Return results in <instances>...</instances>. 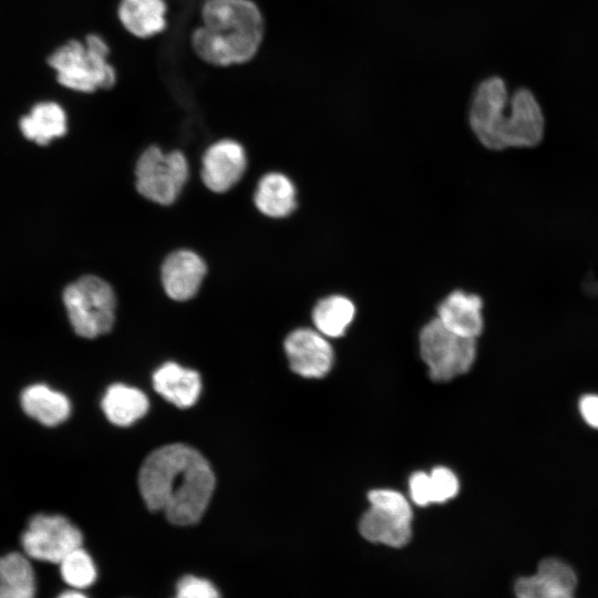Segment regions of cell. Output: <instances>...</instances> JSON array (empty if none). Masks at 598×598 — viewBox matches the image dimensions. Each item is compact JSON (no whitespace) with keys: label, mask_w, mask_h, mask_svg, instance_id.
<instances>
[{"label":"cell","mask_w":598,"mask_h":598,"mask_svg":"<svg viewBox=\"0 0 598 598\" xmlns=\"http://www.w3.org/2000/svg\"><path fill=\"white\" fill-rule=\"evenodd\" d=\"M140 493L146 506L163 512L175 525L197 523L215 487L206 458L185 444H168L153 451L138 473Z\"/></svg>","instance_id":"cell-1"},{"label":"cell","mask_w":598,"mask_h":598,"mask_svg":"<svg viewBox=\"0 0 598 598\" xmlns=\"http://www.w3.org/2000/svg\"><path fill=\"white\" fill-rule=\"evenodd\" d=\"M468 120L477 140L489 150L532 147L544 135V115L534 94L519 89L509 97L505 82L497 76L477 86Z\"/></svg>","instance_id":"cell-2"},{"label":"cell","mask_w":598,"mask_h":598,"mask_svg":"<svg viewBox=\"0 0 598 598\" xmlns=\"http://www.w3.org/2000/svg\"><path fill=\"white\" fill-rule=\"evenodd\" d=\"M202 24L190 35L195 54L214 66L250 61L264 39L265 23L252 0H205Z\"/></svg>","instance_id":"cell-3"},{"label":"cell","mask_w":598,"mask_h":598,"mask_svg":"<svg viewBox=\"0 0 598 598\" xmlns=\"http://www.w3.org/2000/svg\"><path fill=\"white\" fill-rule=\"evenodd\" d=\"M110 48L96 33L84 40L69 39L54 48L45 63L55 74L56 82L71 91L93 93L109 90L116 82V72L109 61Z\"/></svg>","instance_id":"cell-4"},{"label":"cell","mask_w":598,"mask_h":598,"mask_svg":"<svg viewBox=\"0 0 598 598\" xmlns=\"http://www.w3.org/2000/svg\"><path fill=\"white\" fill-rule=\"evenodd\" d=\"M62 299L70 323L80 337L93 339L113 328L116 296L101 277H80L65 287Z\"/></svg>","instance_id":"cell-5"},{"label":"cell","mask_w":598,"mask_h":598,"mask_svg":"<svg viewBox=\"0 0 598 598\" xmlns=\"http://www.w3.org/2000/svg\"><path fill=\"white\" fill-rule=\"evenodd\" d=\"M134 173L141 196L154 204L169 206L176 202L189 177V165L183 152H164L151 145L140 155Z\"/></svg>","instance_id":"cell-6"},{"label":"cell","mask_w":598,"mask_h":598,"mask_svg":"<svg viewBox=\"0 0 598 598\" xmlns=\"http://www.w3.org/2000/svg\"><path fill=\"white\" fill-rule=\"evenodd\" d=\"M420 351L431 378L448 381L471 369L476 355V342L474 338L450 331L434 318L421 330Z\"/></svg>","instance_id":"cell-7"},{"label":"cell","mask_w":598,"mask_h":598,"mask_svg":"<svg viewBox=\"0 0 598 598\" xmlns=\"http://www.w3.org/2000/svg\"><path fill=\"white\" fill-rule=\"evenodd\" d=\"M368 499L371 507L360 519L361 535L373 543L404 546L412 534V509L406 498L396 491L374 489Z\"/></svg>","instance_id":"cell-8"},{"label":"cell","mask_w":598,"mask_h":598,"mask_svg":"<svg viewBox=\"0 0 598 598\" xmlns=\"http://www.w3.org/2000/svg\"><path fill=\"white\" fill-rule=\"evenodd\" d=\"M80 529L61 515L33 516L21 537L23 553L31 559L59 564L82 546Z\"/></svg>","instance_id":"cell-9"},{"label":"cell","mask_w":598,"mask_h":598,"mask_svg":"<svg viewBox=\"0 0 598 598\" xmlns=\"http://www.w3.org/2000/svg\"><path fill=\"white\" fill-rule=\"evenodd\" d=\"M247 155L244 146L230 138L209 145L202 157L200 177L210 192L223 194L231 189L244 176Z\"/></svg>","instance_id":"cell-10"},{"label":"cell","mask_w":598,"mask_h":598,"mask_svg":"<svg viewBox=\"0 0 598 598\" xmlns=\"http://www.w3.org/2000/svg\"><path fill=\"white\" fill-rule=\"evenodd\" d=\"M290 368L305 378H322L331 369L333 351L319 331L296 329L285 340Z\"/></svg>","instance_id":"cell-11"},{"label":"cell","mask_w":598,"mask_h":598,"mask_svg":"<svg viewBox=\"0 0 598 598\" xmlns=\"http://www.w3.org/2000/svg\"><path fill=\"white\" fill-rule=\"evenodd\" d=\"M207 274L205 260L194 250L181 248L169 252L161 266V283L175 301H187L200 289Z\"/></svg>","instance_id":"cell-12"},{"label":"cell","mask_w":598,"mask_h":598,"mask_svg":"<svg viewBox=\"0 0 598 598\" xmlns=\"http://www.w3.org/2000/svg\"><path fill=\"white\" fill-rule=\"evenodd\" d=\"M482 308L477 295L455 290L440 303L437 319L450 331L475 339L483 330Z\"/></svg>","instance_id":"cell-13"},{"label":"cell","mask_w":598,"mask_h":598,"mask_svg":"<svg viewBox=\"0 0 598 598\" xmlns=\"http://www.w3.org/2000/svg\"><path fill=\"white\" fill-rule=\"evenodd\" d=\"M254 204L259 213L269 218H285L297 207L296 186L282 173H267L257 183Z\"/></svg>","instance_id":"cell-14"},{"label":"cell","mask_w":598,"mask_h":598,"mask_svg":"<svg viewBox=\"0 0 598 598\" xmlns=\"http://www.w3.org/2000/svg\"><path fill=\"white\" fill-rule=\"evenodd\" d=\"M154 389L178 408H189L197 401L202 382L199 374L175 362H167L153 375Z\"/></svg>","instance_id":"cell-15"},{"label":"cell","mask_w":598,"mask_h":598,"mask_svg":"<svg viewBox=\"0 0 598 598\" xmlns=\"http://www.w3.org/2000/svg\"><path fill=\"white\" fill-rule=\"evenodd\" d=\"M167 7L164 0H121L117 18L132 35L148 39L166 28Z\"/></svg>","instance_id":"cell-16"},{"label":"cell","mask_w":598,"mask_h":598,"mask_svg":"<svg viewBox=\"0 0 598 598\" xmlns=\"http://www.w3.org/2000/svg\"><path fill=\"white\" fill-rule=\"evenodd\" d=\"M19 127L25 138L39 145H47L54 138L65 135L68 115L58 102L41 101L30 112L21 116Z\"/></svg>","instance_id":"cell-17"},{"label":"cell","mask_w":598,"mask_h":598,"mask_svg":"<svg viewBox=\"0 0 598 598\" xmlns=\"http://www.w3.org/2000/svg\"><path fill=\"white\" fill-rule=\"evenodd\" d=\"M20 401L24 413L45 426L61 424L71 412L69 399L42 383L25 388Z\"/></svg>","instance_id":"cell-18"},{"label":"cell","mask_w":598,"mask_h":598,"mask_svg":"<svg viewBox=\"0 0 598 598\" xmlns=\"http://www.w3.org/2000/svg\"><path fill=\"white\" fill-rule=\"evenodd\" d=\"M35 573L24 553H8L0 557V598H35Z\"/></svg>","instance_id":"cell-19"},{"label":"cell","mask_w":598,"mask_h":598,"mask_svg":"<svg viewBox=\"0 0 598 598\" xmlns=\"http://www.w3.org/2000/svg\"><path fill=\"white\" fill-rule=\"evenodd\" d=\"M102 409L110 422L127 426L147 412L148 400L138 389L113 384L103 396Z\"/></svg>","instance_id":"cell-20"},{"label":"cell","mask_w":598,"mask_h":598,"mask_svg":"<svg viewBox=\"0 0 598 598\" xmlns=\"http://www.w3.org/2000/svg\"><path fill=\"white\" fill-rule=\"evenodd\" d=\"M354 313L355 308L350 299L332 295L317 302L312 310V321L321 334L337 338L344 333Z\"/></svg>","instance_id":"cell-21"},{"label":"cell","mask_w":598,"mask_h":598,"mask_svg":"<svg viewBox=\"0 0 598 598\" xmlns=\"http://www.w3.org/2000/svg\"><path fill=\"white\" fill-rule=\"evenodd\" d=\"M59 567L63 581L72 589L83 590L93 585L97 577L95 564L82 546L62 558Z\"/></svg>","instance_id":"cell-22"},{"label":"cell","mask_w":598,"mask_h":598,"mask_svg":"<svg viewBox=\"0 0 598 598\" xmlns=\"http://www.w3.org/2000/svg\"><path fill=\"white\" fill-rule=\"evenodd\" d=\"M537 575L549 584L568 592L577 587V575L567 563L558 558H545L538 564Z\"/></svg>","instance_id":"cell-23"},{"label":"cell","mask_w":598,"mask_h":598,"mask_svg":"<svg viewBox=\"0 0 598 598\" xmlns=\"http://www.w3.org/2000/svg\"><path fill=\"white\" fill-rule=\"evenodd\" d=\"M514 590L517 598H575L573 592L549 584L537 574L518 578Z\"/></svg>","instance_id":"cell-24"},{"label":"cell","mask_w":598,"mask_h":598,"mask_svg":"<svg viewBox=\"0 0 598 598\" xmlns=\"http://www.w3.org/2000/svg\"><path fill=\"white\" fill-rule=\"evenodd\" d=\"M433 503H444L458 493V480L455 474L443 466H437L430 473Z\"/></svg>","instance_id":"cell-25"},{"label":"cell","mask_w":598,"mask_h":598,"mask_svg":"<svg viewBox=\"0 0 598 598\" xmlns=\"http://www.w3.org/2000/svg\"><path fill=\"white\" fill-rule=\"evenodd\" d=\"M174 598H221L213 582L193 575L184 576L176 585Z\"/></svg>","instance_id":"cell-26"},{"label":"cell","mask_w":598,"mask_h":598,"mask_svg":"<svg viewBox=\"0 0 598 598\" xmlns=\"http://www.w3.org/2000/svg\"><path fill=\"white\" fill-rule=\"evenodd\" d=\"M410 495L416 505L425 506L433 503L430 474L415 472L409 481Z\"/></svg>","instance_id":"cell-27"},{"label":"cell","mask_w":598,"mask_h":598,"mask_svg":"<svg viewBox=\"0 0 598 598\" xmlns=\"http://www.w3.org/2000/svg\"><path fill=\"white\" fill-rule=\"evenodd\" d=\"M578 410L586 424L598 430V394L582 395L579 399Z\"/></svg>","instance_id":"cell-28"},{"label":"cell","mask_w":598,"mask_h":598,"mask_svg":"<svg viewBox=\"0 0 598 598\" xmlns=\"http://www.w3.org/2000/svg\"><path fill=\"white\" fill-rule=\"evenodd\" d=\"M56 598H89L82 590L69 589L61 592Z\"/></svg>","instance_id":"cell-29"}]
</instances>
